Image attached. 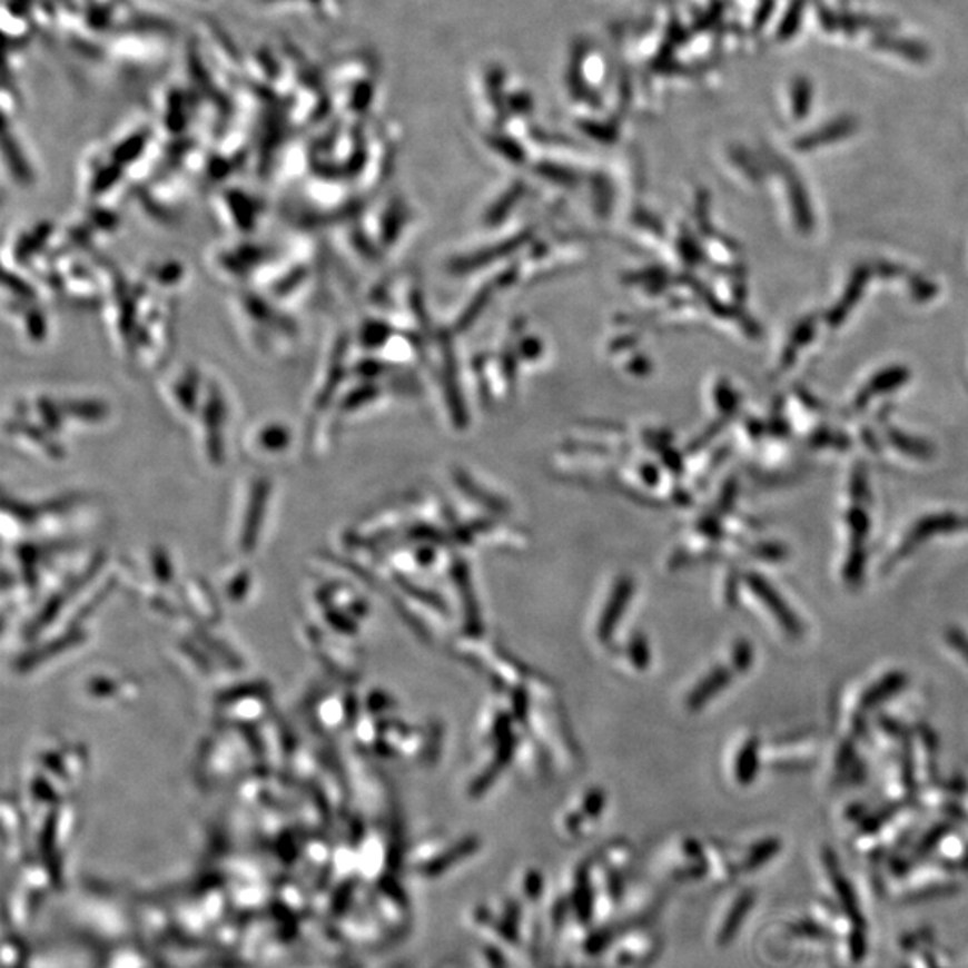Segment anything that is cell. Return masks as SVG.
<instances>
[{
  "mask_svg": "<svg viewBox=\"0 0 968 968\" xmlns=\"http://www.w3.org/2000/svg\"><path fill=\"white\" fill-rule=\"evenodd\" d=\"M662 950V936L650 927L618 932L601 958L604 968H650Z\"/></svg>",
  "mask_w": 968,
  "mask_h": 968,
  "instance_id": "obj_1",
  "label": "cell"
},
{
  "mask_svg": "<svg viewBox=\"0 0 968 968\" xmlns=\"http://www.w3.org/2000/svg\"><path fill=\"white\" fill-rule=\"evenodd\" d=\"M748 583L752 586V591L764 601L765 606L774 613V618L779 619V623L782 624L786 632L794 636L800 635L802 628L798 623L797 615L786 606L784 600L777 594V591H773V586L764 577L755 576V574L748 577Z\"/></svg>",
  "mask_w": 968,
  "mask_h": 968,
  "instance_id": "obj_2",
  "label": "cell"
},
{
  "mask_svg": "<svg viewBox=\"0 0 968 968\" xmlns=\"http://www.w3.org/2000/svg\"><path fill=\"white\" fill-rule=\"evenodd\" d=\"M632 595L633 580L621 577L615 589H613L612 597H610L609 604H606V610H604L603 618H601L600 628H597L601 641H609L610 636H612L613 630H615L619 621L623 618L628 601H630Z\"/></svg>",
  "mask_w": 968,
  "mask_h": 968,
  "instance_id": "obj_3",
  "label": "cell"
},
{
  "mask_svg": "<svg viewBox=\"0 0 968 968\" xmlns=\"http://www.w3.org/2000/svg\"><path fill=\"white\" fill-rule=\"evenodd\" d=\"M477 849H480V841H477V839H463L460 843L454 844L452 849L445 850V852L439 853L438 858L431 861L429 865L424 868V873L427 877H438L443 871L451 870L454 865L462 862V859L472 856V853Z\"/></svg>",
  "mask_w": 968,
  "mask_h": 968,
  "instance_id": "obj_4",
  "label": "cell"
},
{
  "mask_svg": "<svg viewBox=\"0 0 968 968\" xmlns=\"http://www.w3.org/2000/svg\"><path fill=\"white\" fill-rule=\"evenodd\" d=\"M732 674L727 669L720 668L712 671L703 682L698 683V688L691 692L688 698V709L698 710L705 705L710 698L715 697L718 692L723 691L730 682Z\"/></svg>",
  "mask_w": 968,
  "mask_h": 968,
  "instance_id": "obj_5",
  "label": "cell"
},
{
  "mask_svg": "<svg viewBox=\"0 0 968 968\" xmlns=\"http://www.w3.org/2000/svg\"><path fill=\"white\" fill-rule=\"evenodd\" d=\"M513 750H515V739H513V735H510V733H506L503 738V742H501L497 755H495L494 764L490 765L488 770L484 771L480 779L475 780V784L472 786V794L477 797V794L483 793L484 789L488 788V786L494 782L498 771L504 770L507 762H510V759H512Z\"/></svg>",
  "mask_w": 968,
  "mask_h": 968,
  "instance_id": "obj_6",
  "label": "cell"
},
{
  "mask_svg": "<svg viewBox=\"0 0 968 968\" xmlns=\"http://www.w3.org/2000/svg\"><path fill=\"white\" fill-rule=\"evenodd\" d=\"M959 524H961V521H956L952 516H935V518H927V521L920 522V524L915 527L913 533H911V535L908 536V540H906L902 553H908L909 549H913L918 542H922V540L936 535L938 531L952 530V527H958Z\"/></svg>",
  "mask_w": 968,
  "mask_h": 968,
  "instance_id": "obj_7",
  "label": "cell"
},
{
  "mask_svg": "<svg viewBox=\"0 0 968 968\" xmlns=\"http://www.w3.org/2000/svg\"><path fill=\"white\" fill-rule=\"evenodd\" d=\"M903 683H906V676H902L900 673L882 678L881 682L873 685V688L862 697V707H865V709H870V707L879 705L882 700L893 697L895 692H899Z\"/></svg>",
  "mask_w": 968,
  "mask_h": 968,
  "instance_id": "obj_8",
  "label": "cell"
},
{
  "mask_svg": "<svg viewBox=\"0 0 968 968\" xmlns=\"http://www.w3.org/2000/svg\"><path fill=\"white\" fill-rule=\"evenodd\" d=\"M757 759H759V747L755 739H750L739 753L738 765H735V773L741 784H750L755 779L757 768H759Z\"/></svg>",
  "mask_w": 968,
  "mask_h": 968,
  "instance_id": "obj_9",
  "label": "cell"
},
{
  "mask_svg": "<svg viewBox=\"0 0 968 968\" xmlns=\"http://www.w3.org/2000/svg\"><path fill=\"white\" fill-rule=\"evenodd\" d=\"M457 585L462 589L463 594H465L466 600V626H468V632L471 633H480L481 632V621H480V612H477V606H475V601L472 603V592L471 585H468V574H466V569L463 565L456 569Z\"/></svg>",
  "mask_w": 968,
  "mask_h": 968,
  "instance_id": "obj_10",
  "label": "cell"
},
{
  "mask_svg": "<svg viewBox=\"0 0 968 968\" xmlns=\"http://www.w3.org/2000/svg\"><path fill=\"white\" fill-rule=\"evenodd\" d=\"M475 968H510L507 952L490 944H481L474 952Z\"/></svg>",
  "mask_w": 968,
  "mask_h": 968,
  "instance_id": "obj_11",
  "label": "cell"
},
{
  "mask_svg": "<svg viewBox=\"0 0 968 968\" xmlns=\"http://www.w3.org/2000/svg\"><path fill=\"white\" fill-rule=\"evenodd\" d=\"M544 888L545 881L542 873L536 870H527L526 876L522 879V900L539 902L542 899V895H544Z\"/></svg>",
  "mask_w": 968,
  "mask_h": 968,
  "instance_id": "obj_12",
  "label": "cell"
},
{
  "mask_svg": "<svg viewBox=\"0 0 968 968\" xmlns=\"http://www.w3.org/2000/svg\"><path fill=\"white\" fill-rule=\"evenodd\" d=\"M630 659L636 669H645L650 665V648H648V641L644 636H633L632 642H630Z\"/></svg>",
  "mask_w": 968,
  "mask_h": 968,
  "instance_id": "obj_13",
  "label": "cell"
},
{
  "mask_svg": "<svg viewBox=\"0 0 968 968\" xmlns=\"http://www.w3.org/2000/svg\"><path fill=\"white\" fill-rule=\"evenodd\" d=\"M604 809V793L592 791L585 798V812L589 817H600Z\"/></svg>",
  "mask_w": 968,
  "mask_h": 968,
  "instance_id": "obj_14",
  "label": "cell"
},
{
  "mask_svg": "<svg viewBox=\"0 0 968 968\" xmlns=\"http://www.w3.org/2000/svg\"><path fill=\"white\" fill-rule=\"evenodd\" d=\"M947 641L950 642V645L958 651L959 655H964L968 662V639L964 632H959V630H949L947 632Z\"/></svg>",
  "mask_w": 968,
  "mask_h": 968,
  "instance_id": "obj_15",
  "label": "cell"
},
{
  "mask_svg": "<svg viewBox=\"0 0 968 968\" xmlns=\"http://www.w3.org/2000/svg\"><path fill=\"white\" fill-rule=\"evenodd\" d=\"M750 662H752V650H750V645L741 642V644H738V648H735V665H738L739 669H747L748 665H750Z\"/></svg>",
  "mask_w": 968,
  "mask_h": 968,
  "instance_id": "obj_16",
  "label": "cell"
}]
</instances>
